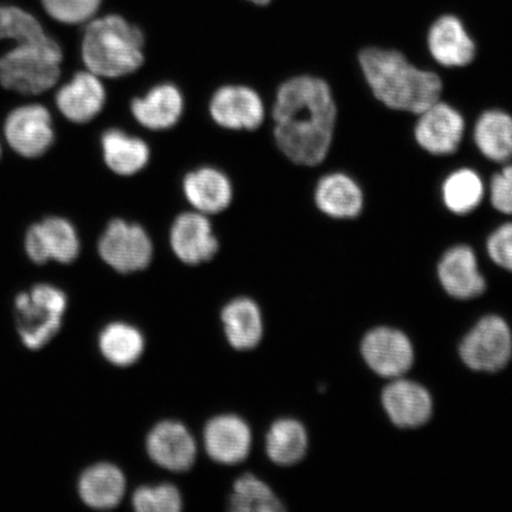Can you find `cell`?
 I'll list each match as a JSON object with an SVG mask.
<instances>
[{
    "label": "cell",
    "instance_id": "obj_24",
    "mask_svg": "<svg viewBox=\"0 0 512 512\" xmlns=\"http://www.w3.org/2000/svg\"><path fill=\"white\" fill-rule=\"evenodd\" d=\"M101 147L106 165L120 176L136 175L150 162V149L144 140L118 128L102 134Z\"/></svg>",
    "mask_w": 512,
    "mask_h": 512
},
{
    "label": "cell",
    "instance_id": "obj_23",
    "mask_svg": "<svg viewBox=\"0 0 512 512\" xmlns=\"http://www.w3.org/2000/svg\"><path fill=\"white\" fill-rule=\"evenodd\" d=\"M125 491L124 473L119 467L107 463L89 467L79 482L82 501L94 509L107 510L117 507L123 501Z\"/></svg>",
    "mask_w": 512,
    "mask_h": 512
},
{
    "label": "cell",
    "instance_id": "obj_8",
    "mask_svg": "<svg viewBox=\"0 0 512 512\" xmlns=\"http://www.w3.org/2000/svg\"><path fill=\"white\" fill-rule=\"evenodd\" d=\"M361 354L367 366L384 379L405 376L414 363V348L402 331L379 326L362 339Z\"/></svg>",
    "mask_w": 512,
    "mask_h": 512
},
{
    "label": "cell",
    "instance_id": "obj_22",
    "mask_svg": "<svg viewBox=\"0 0 512 512\" xmlns=\"http://www.w3.org/2000/svg\"><path fill=\"white\" fill-rule=\"evenodd\" d=\"M315 200L318 209L334 219H354L363 208L361 188L354 179L338 172L320 179Z\"/></svg>",
    "mask_w": 512,
    "mask_h": 512
},
{
    "label": "cell",
    "instance_id": "obj_32",
    "mask_svg": "<svg viewBox=\"0 0 512 512\" xmlns=\"http://www.w3.org/2000/svg\"><path fill=\"white\" fill-rule=\"evenodd\" d=\"M132 502L139 512H178L183 504L181 492L171 484L142 486L134 492Z\"/></svg>",
    "mask_w": 512,
    "mask_h": 512
},
{
    "label": "cell",
    "instance_id": "obj_28",
    "mask_svg": "<svg viewBox=\"0 0 512 512\" xmlns=\"http://www.w3.org/2000/svg\"><path fill=\"white\" fill-rule=\"evenodd\" d=\"M99 347L107 361L114 366L127 367L142 357L145 342L143 335L134 326L113 323L101 332Z\"/></svg>",
    "mask_w": 512,
    "mask_h": 512
},
{
    "label": "cell",
    "instance_id": "obj_2",
    "mask_svg": "<svg viewBox=\"0 0 512 512\" xmlns=\"http://www.w3.org/2000/svg\"><path fill=\"white\" fill-rule=\"evenodd\" d=\"M360 63L375 98L392 110L420 114L440 100L439 76L416 68L399 51L367 48Z\"/></svg>",
    "mask_w": 512,
    "mask_h": 512
},
{
    "label": "cell",
    "instance_id": "obj_18",
    "mask_svg": "<svg viewBox=\"0 0 512 512\" xmlns=\"http://www.w3.org/2000/svg\"><path fill=\"white\" fill-rule=\"evenodd\" d=\"M433 59L444 67H465L476 56V44L465 25L453 15L441 16L432 24L427 36Z\"/></svg>",
    "mask_w": 512,
    "mask_h": 512
},
{
    "label": "cell",
    "instance_id": "obj_4",
    "mask_svg": "<svg viewBox=\"0 0 512 512\" xmlns=\"http://www.w3.org/2000/svg\"><path fill=\"white\" fill-rule=\"evenodd\" d=\"M62 60L59 43L48 35L19 43L0 59V83L21 94L47 92L60 78Z\"/></svg>",
    "mask_w": 512,
    "mask_h": 512
},
{
    "label": "cell",
    "instance_id": "obj_34",
    "mask_svg": "<svg viewBox=\"0 0 512 512\" xmlns=\"http://www.w3.org/2000/svg\"><path fill=\"white\" fill-rule=\"evenodd\" d=\"M486 249L497 266L512 273V222L503 224L490 235Z\"/></svg>",
    "mask_w": 512,
    "mask_h": 512
},
{
    "label": "cell",
    "instance_id": "obj_17",
    "mask_svg": "<svg viewBox=\"0 0 512 512\" xmlns=\"http://www.w3.org/2000/svg\"><path fill=\"white\" fill-rule=\"evenodd\" d=\"M204 447L215 462L234 465L248 457L252 432L245 420L236 415H220L204 428Z\"/></svg>",
    "mask_w": 512,
    "mask_h": 512
},
{
    "label": "cell",
    "instance_id": "obj_29",
    "mask_svg": "<svg viewBox=\"0 0 512 512\" xmlns=\"http://www.w3.org/2000/svg\"><path fill=\"white\" fill-rule=\"evenodd\" d=\"M443 201L453 214L465 215L475 210L484 197V184L476 171L460 169L445 179Z\"/></svg>",
    "mask_w": 512,
    "mask_h": 512
},
{
    "label": "cell",
    "instance_id": "obj_16",
    "mask_svg": "<svg viewBox=\"0 0 512 512\" xmlns=\"http://www.w3.org/2000/svg\"><path fill=\"white\" fill-rule=\"evenodd\" d=\"M438 278L448 296L458 300L475 299L486 288L476 253L469 246L448 249L439 261Z\"/></svg>",
    "mask_w": 512,
    "mask_h": 512
},
{
    "label": "cell",
    "instance_id": "obj_27",
    "mask_svg": "<svg viewBox=\"0 0 512 512\" xmlns=\"http://www.w3.org/2000/svg\"><path fill=\"white\" fill-rule=\"evenodd\" d=\"M309 438L302 422L294 419L275 421L266 437V451L274 464L291 466L305 457Z\"/></svg>",
    "mask_w": 512,
    "mask_h": 512
},
{
    "label": "cell",
    "instance_id": "obj_7",
    "mask_svg": "<svg viewBox=\"0 0 512 512\" xmlns=\"http://www.w3.org/2000/svg\"><path fill=\"white\" fill-rule=\"evenodd\" d=\"M99 254L119 273L138 272L151 264L153 245L142 226L118 219L108 224L102 234Z\"/></svg>",
    "mask_w": 512,
    "mask_h": 512
},
{
    "label": "cell",
    "instance_id": "obj_19",
    "mask_svg": "<svg viewBox=\"0 0 512 512\" xmlns=\"http://www.w3.org/2000/svg\"><path fill=\"white\" fill-rule=\"evenodd\" d=\"M106 91L100 76L92 72L75 74L60 88L56 105L64 118L75 124H86L104 110Z\"/></svg>",
    "mask_w": 512,
    "mask_h": 512
},
{
    "label": "cell",
    "instance_id": "obj_9",
    "mask_svg": "<svg viewBox=\"0 0 512 512\" xmlns=\"http://www.w3.org/2000/svg\"><path fill=\"white\" fill-rule=\"evenodd\" d=\"M4 133L12 150L27 158L44 155L55 138L53 119L41 105L22 106L12 111L5 120Z\"/></svg>",
    "mask_w": 512,
    "mask_h": 512
},
{
    "label": "cell",
    "instance_id": "obj_25",
    "mask_svg": "<svg viewBox=\"0 0 512 512\" xmlns=\"http://www.w3.org/2000/svg\"><path fill=\"white\" fill-rule=\"evenodd\" d=\"M228 342L236 350L253 349L264 335L261 311L252 299L238 298L224 306L221 313Z\"/></svg>",
    "mask_w": 512,
    "mask_h": 512
},
{
    "label": "cell",
    "instance_id": "obj_1",
    "mask_svg": "<svg viewBox=\"0 0 512 512\" xmlns=\"http://www.w3.org/2000/svg\"><path fill=\"white\" fill-rule=\"evenodd\" d=\"M336 118L328 83L297 76L278 89L273 108L275 142L294 164L319 165L330 151Z\"/></svg>",
    "mask_w": 512,
    "mask_h": 512
},
{
    "label": "cell",
    "instance_id": "obj_11",
    "mask_svg": "<svg viewBox=\"0 0 512 512\" xmlns=\"http://www.w3.org/2000/svg\"><path fill=\"white\" fill-rule=\"evenodd\" d=\"M209 111L215 123L227 130L253 131L265 119L264 102L247 86L229 85L217 89L210 100Z\"/></svg>",
    "mask_w": 512,
    "mask_h": 512
},
{
    "label": "cell",
    "instance_id": "obj_33",
    "mask_svg": "<svg viewBox=\"0 0 512 512\" xmlns=\"http://www.w3.org/2000/svg\"><path fill=\"white\" fill-rule=\"evenodd\" d=\"M44 10L55 21L80 24L89 21L98 11L102 0H41Z\"/></svg>",
    "mask_w": 512,
    "mask_h": 512
},
{
    "label": "cell",
    "instance_id": "obj_5",
    "mask_svg": "<svg viewBox=\"0 0 512 512\" xmlns=\"http://www.w3.org/2000/svg\"><path fill=\"white\" fill-rule=\"evenodd\" d=\"M15 306L23 343L31 350H38L60 331L67 296L54 286L37 285L30 293H19Z\"/></svg>",
    "mask_w": 512,
    "mask_h": 512
},
{
    "label": "cell",
    "instance_id": "obj_12",
    "mask_svg": "<svg viewBox=\"0 0 512 512\" xmlns=\"http://www.w3.org/2000/svg\"><path fill=\"white\" fill-rule=\"evenodd\" d=\"M25 251L38 265L50 259L70 264L78 258L80 252L79 236L69 221L62 217H48L29 228Z\"/></svg>",
    "mask_w": 512,
    "mask_h": 512
},
{
    "label": "cell",
    "instance_id": "obj_13",
    "mask_svg": "<svg viewBox=\"0 0 512 512\" xmlns=\"http://www.w3.org/2000/svg\"><path fill=\"white\" fill-rule=\"evenodd\" d=\"M381 401L390 421L400 428H418L432 418V396L418 382L403 377L390 381L383 389Z\"/></svg>",
    "mask_w": 512,
    "mask_h": 512
},
{
    "label": "cell",
    "instance_id": "obj_31",
    "mask_svg": "<svg viewBox=\"0 0 512 512\" xmlns=\"http://www.w3.org/2000/svg\"><path fill=\"white\" fill-rule=\"evenodd\" d=\"M46 35L41 23L28 11L12 5L0 6V41L27 43Z\"/></svg>",
    "mask_w": 512,
    "mask_h": 512
},
{
    "label": "cell",
    "instance_id": "obj_26",
    "mask_svg": "<svg viewBox=\"0 0 512 512\" xmlns=\"http://www.w3.org/2000/svg\"><path fill=\"white\" fill-rule=\"evenodd\" d=\"M475 143L482 155L496 163L512 158V117L503 111H486L477 121Z\"/></svg>",
    "mask_w": 512,
    "mask_h": 512
},
{
    "label": "cell",
    "instance_id": "obj_14",
    "mask_svg": "<svg viewBox=\"0 0 512 512\" xmlns=\"http://www.w3.org/2000/svg\"><path fill=\"white\" fill-rule=\"evenodd\" d=\"M172 251L187 265H200L214 258L219 251V241L207 215L184 213L172 224L170 232Z\"/></svg>",
    "mask_w": 512,
    "mask_h": 512
},
{
    "label": "cell",
    "instance_id": "obj_37",
    "mask_svg": "<svg viewBox=\"0 0 512 512\" xmlns=\"http://www.w3.org/2000/svg\"><path fill=\"white\" fill-rule=\"evenodd\" d=\"M0 155H2V151H0Z\"/></svg>",
    "mask_w": 512,
    "mask_h": 512
},
{
    "label": "cell",
    "instance_id": "obj_30",
    "mask_svg": "<svg viewBox=\"0 0 512 512\" xmlns=\"http://www.w3.org/2000/svg\"><path fill=\"white\" fill-rule=\"evenodd\" d=\"M229 509L236 512H278L285 510L270 486L246 473L236 480Z\"/></svg>",
    "mask_w": 512,
    "mask_h": 512
},
{
    "label": "cell",
    "instance_id": "obj_20",
    "mask_svg": "<svg viewBox=\"0 0 512 512\" xmlns=\"http://www.w3.org/2000/svg\"><path fill=\"white\" fill-rule=\"evenodd\" d=\"M183 191L190 206L204 215L221 213L233 200V187L227 175L210 166L189 172L183 181Z\"/></svg>",
    "mask_w": 512,
    "mask_h": 512
},
{
    "label": "cell",
    "instance_id": "obj_3",
    "mask_svg": "<svg viewBox=\"0 0 512 512\" xmlns=\"http://www.w3.org/2000/svg\"><path fill=\"white\" fill-rule=\"evenodd\" d=\"M81 54L89 72L100 78H123L143 66V32L120 16L95 19L83 35Z\"/></svg>",
    "mask_w": 512,
    "mask_h": 512
},
{
    "label": "cell",
    "instance_id": "obj_15",
    "mask_svg": "<svg viewBox=\"0 0 512 512\" xmlns=\"http://www.w3.org/2000/svg\"><path fill=\"white\" fill-rule=\"evenodd\" d=\"M150 458L163 469L183 472L195 463L197 445L187 427L176 421L160 422L146 440Z\"/></svg>",
    "mask_w": 512,
    "mask_h": 512
},
{
    "label": "cell",
    "instance_id": "obj_35",
    "mask_svg": "<svg viewBox=\"0 0 512 512\" xmlns=\"http://www.w3.org/2000/svg\"><path fill=\"white\" fill-rule=\"evenodd\" d=\"M490 201L499 213L512 215V165L505 166L490 182Z\"/></svg>",
    "mask_w": 512,
    "mask_h": 512
},
{
    "label": "cell",
    "instance_id": "obj_21",
    "mask_svg": "<svg viewBox=\"0 0 512 512\" xmlns=\"http://www.w3.org/2000/svg\"><path fill=\"white\" fill-rule=\"evenodd\" d=\"M183 110V95L171 83L151 88L142 98L134 99L131 105L134 119L151 131L169 130L181 119Z\"/></svg>",
    "mask_w": 512,
    "mask_h": 512
},
{
    "label": "cell",
    "instance_id": "obj_6",
    "mask_svg": "<svg viewBox=\"0 0 512 512\" xmlns=\"http://www.w3.org/2000/svg\"><path fill=\"white\" fill-rule=\"evenodd\" d=\"M465 366L479 373L494 374L508 366L512 357V332L502 317L479 320L459 345Z\"/></svg>",
    "mask_w": 512,
    "mask_h": 512
},
{
    "label": "cell",
    "instance_id": "obj_36",
    "mask_svg": "<svg viewBox=\"0 0 512 512\" xmlns=\"http://www.w3.org/2000/svg\"><path fill=\"white\" fill-rule=\"evenodd\" d=\"M249 2H252L256 5H267L272 2V0H249Z\"/></svg>",
    "mask_w": 512,
    "mask_h": 512
},
{
    "label": "cell",
    "instance_id": "obj_10",
    "mask_svg": "<svg viewBox=\"0 0 512 512\" xmlns=\"http://www.w3.org/2000/svg\"><path fill=\"white\" fill-rule=\"evenodd\" d=\"M465 120L456 108L438 100L419 114L414 128L416 142L435 156L451 155L462 143Z\"/></svg>",
    "mask_w": 512,
    "mask_h": 512
}]
</instances>
